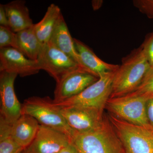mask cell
<instances>
[{
  "label": "cell",
  "mask_w": 153,
  "mask_h": 153,
  "mask_svg": "<svg viewBox=\"0 0 153 153\" xmlns=\"http://www.w3.org/2000/svg\"><path fill=\"white\" fill-rule=\"evenodd\" d=\"M34 25L16 34L20 52L29 59L37 60L43 44L36 36Z\"/></svg>",
  "instance_id": "obj_18"
},
{
  "label": "cell",
  "mask_w": 153,
  "mask_h": 153,
  "mask_svg": "<svg viewBox=\"0 0 153 153\" xmlns=\"http://www.w3.org/2000/svg\"><path fill=\"white\" fill-rule=\"evenodd\" d=\"M40 70L37 60L29 59L17 49L10 47L0 49V71L24 77L37 74Z\"/></svg>",
  "instance_id": "obj_12"
},
{
  "label": "cell",
  "mask_w": 153,
  "mask_h": 153,
  "mask_svg": "<svg viewBox=\"0 0 153 153\" xmlns=\"http://www.w3.org/2000/svg\"><path fill=\"white\" fill-rule=\"evenodd\" d=\"M134 6L148 18L153 19V0H135Z\"/></svg>",
  "instance_id": "obj_23"
},
{
  "label": "cell",
  "mask_w": 153,
  "mask_h": 153,
  "mask_svg": "<svg viewBox=\"0 0 153 153\" xmlns=\"http://www.w3.org/2000/svg\"><path fill=\"white\" fill-rule=\"evenodd\" d=\"M22 114L33 117L41 125L65 134L71 141L76 133L66 122L60 107L49 97H32L27 99L22 104Z\"/></svg>",
  "instance_id": "obj_3"
},
{
  "label": "cell",
  "mask_w": 153,
  "mask_h": 153,
  "mask_svg": "<svg viewBox=\"0 0 153 153\" xmlns=\"http://www.w3.org/2000/svg\"><path fill=\"white\" fill-rule=\"evenodd\" d=\"M74 41L81 66L87 71L100 78L105 74L117 70L119 65L104 62L81 41L74 38Z\"/></svg>",
  "instance_id": "obj_14"
},
{
  "label": "cell",
  "mask_w": 153,
  "mask_h": 153,
  "mask_svg": "<svg viewBox=\"0 0 153 153\" xmlns=\"http://www.w3.org/2000/svg\"><path fill=\"white\" fill-rule=\"evenodd\" d=\"M123 146L125 153H153V127L126 122L107 115Z\"/></svg>",
  "instance_id": "obj_4"
},
{
  "label": "cell",
  "mask_w": 153,
  "mask_h": 153,
  "mask_svg": "<svg viewBox=\"0 0 153 153\" xmlns=\"http://www.w3.org/2000/svg\"><path fill=\"white\" fill-rule=\"evenodd\" d=\"M61 15L59 7L55 4H51L47 8L42 20L37 24H34V30L36 36L43 45L49 42Z\"/></svg>",
  "instance_id": "obj_17"
},
{
  "label": "cell",
  "mask_w": 153,
  "mask_h": 153,
  "mask_svg": "<svg viewBox=\"0 0 153 153\" xmlns=\"http://www.w3.org/2000/svg\"><path fill=\"white\" fill-rule=\"evenodd\" d=\"M70 143L65 134L40 125L35 138L23 153H59Z\"/></svg>",
  "instance_id": "obj_11"
},
{
  "label": "cell",
  "mask_w": 153,
  "mask_h": 153,
  "mask_svg": "<svg viewBox=\"0 0 153 153\" xmlns=\"http://www.w3.org/2000/svg\"><path fill=\"white\" fill-rule=\"evenodd\" d=\"M71 143L79 153H125L107 115L99 128L84 133L76 132Z\"/></svg>",
  "instance_id": "obj_2"
},
{
  "label": "cell",
  "mask_w": 153,
  "mask_h": 153,
  "mask_svg": "<svg viewBox=\"0 0 153 153\" xmlns=\"http://www.w3.org/2000/svg\"><path fill=\"white\" fill-rule=\"evenodd\" d=\"M59 153H79L74 146L70 143Z\"/></svg>",
  "instance_id": "obj_26"
},
{
  "label": "cell",
  "mask_w": 153,
  "mask_h": 153,
  "mask_svg": "<svg viewBox=\"0 0 153 153\" xmlns=\"http://www.w3.org/2000/svg\"><path fill=\"white\" fill-rule=\"evenodd\" d=\"M0 120L5 124L10 136L25 149L33 142L40 125L36 119L27 114H22L11 124Z\"/></svg>",
  "instance_id": "obj_13"
},
{
  "label": "cell",
  "mask_w": 153,
  "mask_h": 153,
  "mask_svg": "<svg viewBox=\"0 0 153 153\" xmlns=\"http://www.w3.org/2000/svg\"><path fill=\"white\" fill-rule=\"evenodd\" d=\"M99 78L81 67L68 72L56 82L54 102L58 103L78 95Z\"/></svg>",
  "instance_id": "obj_7"
},
{
  "label": "cell",
  "mask_w": 153,
  "mask_h": 153,
  "mask_svg": "<svg viewBox=\"0 0 153 153\" xmlns=\"http://www.w3.org/2000/svg\"><path fill=\"white\" fill-rule=\"evenodd\" d=\"M37 60L41 70L47 71L56 82L68 72L81 67L49 42L43 45Z\"/></svg>",
  "instance_id": "obj_8"
},
{
  "label": "cell",
  "mask_w": 153,
  "mask_h": 153,
  "mask_svg": "<svg viewBox=\"0 0 153 153\" xmlns=\"http://www.w3.org/2000/svg\"><path fill=\"white\" fill-rule=\"evenodd\" d=\"M130 94L147 99L153 97V68L151 69L141 85L134 91Z\"/></svg>",
  "instance_id": "obj_21"
},
{
  "label": "cell",
  "mask_w": 153,
  "mask_h": 153,
  "mask_svg": "<svg viewBox=\"0 0 153 153\" xmlns=\"http://www.w3.org/2000/svg\"><path fill=\"white\" fill-rule=\"evenodd\" d=\"M0 120L6 123H14L22 114V104L14 90V82L18 74L0 71Z\"/></svg>",
  "instance_id": "obj_10"
},
{
  "label": "cell",
  "mask_w": 153,
  "mask_h": 153,
  "mask_svg": "<svg viewBox=\"0 0 153 153\" xmlns=\"http://www.w3.org/2000/svg\"><path fill=\"white\" fill-rule=\"evenodd\" d=\"M24 150L10 136L6 126L0 123V153H23Z\"/></svg>",
  "instance_id": "obj_19"
},
{
  "label": "cell",
  "mask_w": 153,
  "mask_h": 153,
  "mask_svg": "<svg viewBox=\"0 0 153 153\" xmlns=\"http://www.w3.org/2000/svg\"><path fill=\"white\" fill-rule=\"evenodd\" d=\"M60 107L62 114L68 126L78 133L93 131L103 123L104 111L81 107Z\"/></svg>",
  "instance_id": "obj_9"
},
{
  "label": "cell",
  "mask_w": 153,
  "mask_h": 153,
  "mask_svg": "<svg viewBox=\"0 0 153 153\" xmlns=\"http://www.w3.org/2000/svg\"><path fill=\"white\" fill-rule=\"evenodd\" d=\"M0 26L10 29L4 5L1 4H0Z\"/></svg>",
  "instance_id": "obj_25"
},
{
  "label": "cell",
  "mask_w": 153,
  "mask_h": 153,
  "mask_svg": "<svg viewBox=\"0 0 153 153\" xmlns=\"http://www.w3.org/2000/svg\"><path fill=\"white\" fill-rule=\"evenodd\" d=\"M7 47L19 51L16 33L10 28L0 26V49Z\"/></svg>",
  "instance_id": "obj_20"
},
{
  "label": "cell",
  "mask_w": 153,
  "mask_h": 153,
  "mask_svg": "<svg viewBox=\"0 0 153 153\" xmlns=\"http://www.w3.org/2000/svg\"><path fill=\"white\" fill-rule=\"evenodd\" d=\"M151 68H153V33L148 34L141 46Z\"/></svg>",
  "instance_id": "obj_22"
},
{
  "label": "cell",
  "mask_w": 153,
  "mask_h": 153,
  "mask_svg": "<svg viewBox=\"0 0 153 153\" xmlns=\"http://www.w3.org/2000/svg\"><path fill=\"white\" fill-rule=\"evenodd\" d=\"M4 7L10 28L14 33H18L34 25L25 1L16 0L4 5Z\"/></svg>",
  "instance_id": "obj_16"
},
{
  "label": "cell",
  "mask_w": 153,
  "mask_h": 153,
  "mask_svg": "<svg viewBox=\"0 0 153 153\" xmlns=\"http://www.w3.org/2000/svg\"><path fill=\"white\" fill-rule=\"evenodd\" d=\"M115 71L103 74L100 77L97 81L78 95L61 102H55V104L61 107H81L104 111L107 102L111 94L113 80Z\"/></svg>",
  "instance_id": "obj_5"
},
{
  "label": "cell",
  "mask_w": 153,
  "mask_h": 153,
  "mask_svg": "<svg viewBox=\"0 0 153 153\" xmlns=\"http://www.w3.org/2000/svg\"><path fill=\"white\" fill-rule=\"evenodd\" d=\"M151 69L141 47L134 49L122 59L121 65L115 71L110 98L123 96L133 92L141 85Z\"/></svg>",
  "instance_id": "obj_1"
},
{
  "label": "cell",
  "mask_w": 153,
  "mask_h": 153,
  "mask_svg": "<svg viewBox=\"0 0 153 153\" xmlns=\"http://www.w3.org/2000/svg\"><path fill=\"white\" fill-rule=\"evenodd\" d=\"M146 112L149 124L153 127V97L148 98L147 100Z\"/></svg>",
  "instance_id": "obj_24"
},
{
  "label": "cell",
  "mask_w": 153,
  "mask_h": 153,
  "mask_svg": "<svg viewBox=\"0 0 153 153\" xmlns=\"http://www.w3.org/2000/svg\"><path fill=\"white\" fill-rule=\"evenodd\" d=\"M147 99L130 94L109 98L105 109L109 114L129 123L140 126L149 125L146 112Z\"/></svg>",
  "instance_id": "obj_6"
},
{
  "label": "cell",
  "mask_w": 153,
  "mask_h": 153,
  "mask_svg": "<svg viewBox=\"0 0 153 153\" xmlns=\"http://www.w3.org/2000/svg\"><path fill=\"white\" fill-rule=\"evenodd\" d=\"M102 1H92V5L94 10H97L101 7Z\"/></svg>",
  "instance_id": "obj_27"
},
{
  "label": "cell",
  "mask_w": 153,
  "mask_h": 153,
  "mask_svg": "<svg viewBox=\"0 0 153 153\" xmlns=\"http://www.w3.org/2000/svg\"><path fill=\"white\" fill-rule=\"evenodd\" d=\"M49 43L68 55L82 67L74 47V39L71 37L62 14L57 21Z\"/></svg>",
  "instance_id": "obj_15"
}]
</instances>
